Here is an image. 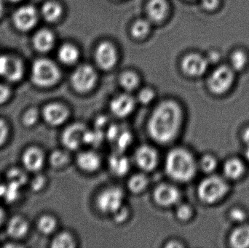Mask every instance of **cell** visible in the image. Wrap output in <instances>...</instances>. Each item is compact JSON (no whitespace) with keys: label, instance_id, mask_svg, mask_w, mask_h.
<instances>
[{"label":"cell","instance_id":"1","mask_svg":"<svg viewBox=\"0 0 249 248\" xmlns=\"http://www.w3.org/2000/svg\"><path fill=\"white\" fill-rule=\"evenodd\" d=\"M184 114L176 100H164L156 105L149 115L146 131L151 139L161 145L175 141L184 125Z\"/></svg>","mask_w":249,"mask_h":248},{"label":"cell","instance_id":"2","mask_svg":"<svg viewBox=\"0 0 249 248\" xmlns=\"http://www.w3.org/2000/svg\"><path fill=\"white\" fill-rule=\"evenodd\" d=\"M164 167L171 180L187 183L197 174L198 165L191 151L183 147H176L167 154Z\"/></svg>","mask_w":249,"mask_h":248},{"label":"cell","instance_id":"3","mask_svg":"<svg viewBox=\"0 0 249 248\" xmlns=\"http://www.w3.org/2000/svg\"><path fill=\"white\" fill-rule=\"evenodd\" d=\"M228 190L229 186L225 179L218 176H209L199 183L197 195L201 202L211 205L221 200Z\"/></svg>","mask_w":249,"mask_h":248},{"label":"cell","instance_id":"4","mask_svg":"<svg viewBox=\"0 0 249 248\" xmlns=\"http://www.w3.org/2000/svg\"><path fill=\"white\" fill-rule=\"evenodd\" d=\"M61 77L59 68L51 60L41 58L32 66L31 78L34 84L42 87H48L58 83Z\"/></svg>","mask_w":249,"mask_h":248},{"label":"cell","instance_id":"5","mask_svg":"<svg viewBox=\"0 0 249 248\" xmlns=\"http://www.w3.org/2000/svg\"><path fill=\"white\" fill-rule=\"evenodd\" d=\"M236 72L229 64H222L211 73L208 87L215 95H222L231 90L235 83Z\"/></svg>","mask_w":249,"mask_h":248},{"label":"cell","instance_id":"6","mask_svg":"<svg viewBox=\"0 0 249 248\" xmlns=\"http://www.w3.org/2000/svg\"><path fill=\"white\" fill-rule=\"evenodd\" d=\"M125 195L124 191L118 186H109L98 194L96 207L104 214L112 215L124 205Z\"/></svg>","mask_w":249,"mask_h":248},{"label":"cell","instance_id":"7","mask_svg":"<svg viewBox=\"0 0 249 248\" xmlns=\"http://www.w3.org/2000/svg\"><path fill=\"white\" fill-rule=\"evenodd\" d=\"M71 83L73 88L78 93H89L96 86L97 74L90 66H80L73 73Z\"/></svg>","mask_w":249,"mask_h":248},{"label":"cell","instance_id":"8","mask_svg":"<svg viewBox=\"0 0 249 248\" xmlns=\"http://www.w3.org/2000/svg\"><path fill=\"white\" fill-rule=\"evenodd\" d=\"M152 198L158 206L168 208L178 205L181 196L179 189L175 185L162 183L154 189Z\"/></svg>","mask_w":249,"mask_h":248},{"label":"cell","instance_id":"9","mask_svg":"<svg viewBox=\"0 0 249 248\" xmlns=\"http://www.w3.org/2000/svg\"><path fill=\"white\" fill-rule=\"evenodd\" d=\"M159 154L152 146L143 144L134 151L133 161L136 165L144 173L153 171L159 163Z\"/></svg>","mask_w":249,"mask_h":248},{"label":"cell","instance_id":"10","mask_svg":"<svg viewBox=\"0 0 249 248\" xmlns=\"http://www.w3.org/2000/svg\"><path fill=\"white\" fill-rule=\"evenodd\" d=\"M88 128L82 122L71 124L64 129L61 135V142L68 150H77L85 144V137Z\"/></svg>","mask_w":249,"mask_h":248},{"label":"cell","instance_id":"11","mask_svg":"<svg viewBox=\"0 0 249 248\" xmlns=\"http://www.w3.org/2000/svg\"><path fill=\"white\" fill-rule=\"evenodd\" d=\"M42 116L45 122L53 127L65 123L70 116V110L66 105L58 102L48 103L44 107Z\"/></svg>","mask_w":249,"mask_h":248},{"label":"cell","instance_id":"12","mask_svg":"<svg viewBox=\"0 0 249 248\" xmlns=\"http://www.w3.org/2000/svg\"><path fill=\"white\" fill-rule=\"evenodd\" d=\"M136 100L127 93L115 96L109 103L111 113L119 119H124L131 115L136 109Z\"/></svg>","mask_w":249,"mask_h":248},{"label":"cell","instance_id":"13","mask_svg":"<svg viewBox=\"0 0 249 248\" xmlns=\"http://www.w3.org/2000/svg\"><path fill=\"white\" fill-rule=\"evenodd\" d=\"M38 14L33 6H23L18 9L13 16V23L22 32L31 30L38 21Z\"/></svg>","mask_w":249,"mask_h":248},{"label":"cell","instance_id":"14","mask_svg":"<svg viewBox=\"0 0 249 248\" xmlns=\"http://www.w3.org/2000/svg\"><path fill=\"white\" fill-rule=\"evenodd\" d=\"M23 74L21 61L13 56H0V76L10 82H17Z\"/></svg>","mask_w":249,"mask_h":248},{"label":"cell","instance_id":"15","mask_svg":"<svg viewBox=\"0 0 249 248\" xmlns=\"http://www.w3.org/2000/svg\"><path fill=\"white\" fill-rule=\"evenodd\" d=\"M209 61L207 58L197 53L187 55L183 60L182 69L191 77H200L207 71Z\"/></svg>","mask_w":249,"mask_h":248},{"label":"cell","instance_id":"16","mask_svg":"<svg viewBox=\"0 0 249 248\" xmlns=\"http://www.w3.org/2000/svg\"><path fill=\"white\" fill-rule=\"evenodd\" d=\"M96 60L99 66L103 69L112 68L118 60V53L115 47L110 42L101 43L96 49Z\"/></svg>","mask_w":249,"mask_h":248},{"label":"cell","instance_id":"17","mask_svg":"<svg viewBox=\"0 0 249 248\" xmlns=\"http://www.w3.org/2000/svg\"><path fill=\"white\" fill-rule=\"evenodd\" d=\"M77 167L87 173H93L98 171L102 165V158L99 154L93 150L82 151L76 157Z\"/></svg>","mask_w":249,"mask_h":248},{"label":"cell","instance_id":"18","mask_svg":"<svg viewBox=\"0 0 249 248\" xmlns=\"http://www.w3.org/2000/svg\"><path fill=\"white\" fill-rule=\"evenodd\" d=\"M22 162L26 170L31 172H37L43 167L45 154L37 147L28 148L22 156Z\"/></svg>","mask_w":249,"mask_h":248},{"label":"cell","instance_id":"19","mask_svg":"<svg viewBox=\"0 0 249 248\" xmlns=\"http://www.w3.org/2000/svg\"><path fill=\"white\" fill-rule=\"evenodd\" d=\"M108 167L112 174L122 177L130 171L131 162L124 152L115 151L109 156Z\"/></svg>","mask_w":249,"mask_h":248},{"label":"cell","instance_id":"20","mask_svg":"<svg viewBox=\"0 0 249 248\" xmlns=\"http://www.w3.org/2000/svg\"><path fill=\"white\" fill-rule=\"evenodd\" d=\"M54 42L53 33L48 29H40L33 37L34 47L39 52H48L53 46Z\"/></svg>","mask_w":249,"mask_h":248},{"label":"cell","instance_id":"21","mask_svg":"<svg viewBox=\"0 0 249 248\" xmlns=\"http://www.w3.org/2000/svg\"><path fill=\"white\" fill-rule=\"evenodd\" d=\"M28 221L23 217L16 215L13 217L7 224V234L15 239L25 237L29 231Z\"/></svg>","mask_w":249,"mask_h":248},{"label":"cell","instance_id":"22","mask_svg":"<svg viewBox=\"0 0 249 248\" xmlns=\"http://www.w3.org/2000/svg\"><path fill=\"white\" fill-rule=\"evenodd\" d=\"M249 63L248 52L243 48L233 50L229 55L228 64L236 73L244 71L248 66Z\"/></svg>","mask_w":249,"mask_h":248},{"label":"cell","instance_id":"23","mask_svg":"<svg viewBox=\"0 0 249 248\" xmlns=\"http://www.w3.org/2000/svg\"><path fill=\"white\" fill-rule=\"evenodd\" d=\"M149 185V179L144 172L134 173L129 177L127 187L131 193L139 195L144 192Z\"/></svg>","mask_w":249,"mask_h":248},{"label":"cell","instance_id":"24","mask_svg":"<svg viewBox=\"0 0 249 248\" xmlns=\"http://www.w3.org/2000/svg\"><path fill=\"white\" fill-rule=\"evenodd\" d=\"M167 10L168 7L165 0H150L146 7L148 16L155 22L161 21L165 18Z\"/></svg>","mask_w":249,"mask_h":248},{"label":"cell","instance_id":"25","mask_svg":"<svg viewBox=\"0 0 249 248\" xmlns=\"http://www.w3.org/2000/svg\"><path fill=\"white\" fill-rule=\"evenodd\" d=\"M230 243L232 247L246 248L249 247V226H241L231 233Z\"/></svg>","mask_w":249,"mask_h":248},{"label":"cell","instance_id":"26","mask_svg":"<svg viewBox=\"0 0 249 248\" xmlns=\"http://www.w3.org/2000/svg\"><path fill=\"white\" fill-rule=\"evenodd\" d=\"M244 172V163L239 159L232 158L224 165L223 173L226 178L236 180L241 177Z\"/></svg>","mask_w":249,"mask_h":248},{"label":"cell","instance_id":"27","mask_svg":"<svg viewBox=\"0 0 249 248\" xmlns=\"http://www.w3.org/2000/svg\"><path fill=\"white\" fill-rule=\"evenodd\" d=\"M77 247V240L71 233L62 231L55 236L51 242L53 248H74Z\"/></svg>","mask_w":249,"mask_h":248},{"label":"cell","instance_id":"28","mask_svg":"<svg viewBox=\"0 0 249 248\" xmlns=\"http://www.w3.org/2000/svg\"><path fill=\"white\" fill-rule=\"evenodd\" d=\"M58 58L61 62L68 65L77 62L79 58V51L74 45L65 44L58 50Z\"/></svg>","mask_w":249,"mask_h":248},{"label":"cell","instance_id":"29","mask_svg":"<svg viewBox=\"0 0 249 248\" xmlns=\"http://www.w3.org/2000/svg\"><path fill=\"white\" fill-rule=\"evenodd\" d=\"M62 14V7L55 1L45 2L42 7V15L48 22H55L60 18Z\"/></svg>","mask_w":249,"mask_h":248},{"label":"cell","instance_id":"30","mask_svg":"<svg viewBox=\"0 0 249 248\" xmlns=\"http://www.w3.org/2000/svg\"><path fill=\"white\" fill-rule=\"evenodd\" d=\"M70 154L64 150L57 149L53 151L50 155L49 161L54 168L60 169L66 167L70 163Z\"/></svg>","mask_w":249,"mask_h":248},{"label":"cell","instance_id":"31","mask_svg":"<svg viewBox=\"0 0 249 248\" xmlns=\"http://www.w3.org/2000/svg\"><path fill=\"white\" fill-rule=\"evenodd\" d=\"M37 227L41 233L48 235L55 231L58 227V221L53 215H44L38 221Z\"/></svg>","mask_w":249,"mask_h":248},{"label":"cell","instance_id":"32","mask_svg":"<svg viewBox=\"0 0 249 248\" xmlns=\"http://www.w3.org/2000/svg\"><path fill=\"white\" fill-rule=\"evenodd\" d=\"M120 84L126 91H133V90H136L139 86V77L134 72L126 71L121 76Z\"/></svg>","mask_w":249,"mask_h":248},{"label":"cell","instance_id":"33","mask_svg":"<svg viewBox=\"0 0 249 248\" xmlns=\"http://www.w3.org/2000/svg\"><path fill=\"white\" fill-rule=\"evenodd\" d=\"M175 215L178 221L187 222L194 215V209L190 204L179 202L178 205H176Z\"/></svg>","mask_w":249,"mask_h":248},{"label":"cell","instance_id":"34","mask_svg":"<svg viewBox=\"0 0 249 248\" xmlns=\"http://www.w3.org/2000/svg\"><path fill=\"white\" fill-rule=\"evenodd\" d=\"M197 165L198 169H200L202 171L206 173H211L214 171L217 167V159L212 154H205L197 162Z\"/></svg>","mask_w":249,"mask_h":248},{"label":"cell","instance_id":"35","mask_svg":"<svg viewBox=\"0 0 249 248\" xmlns=\"http://www.w3.org/2000/svg\"><path fill=\"white\" fill-rule=\"evenodd\" d=\"M133 141L131 132L129 131H120L114 142L116 144V151L124 152V150L128 148L129 146Z\"/></svg>","mask_w":249,"mask_h":248},{"label":"cell","instance_id":"36","mask_svg":"<svg viewBox=\"0 0 249 248\" xmlns=\"http://www.w3.org/2000/svg\"><path fill=\"white\" fill-rule=\"evenodd\" d=\"M150 29V25L149 22L146 20H138L133 23L132 26L131 33L134 37L141 38L144 37Z\"/></svg>","mask_w":249,"mask_h":248},{"label":"cell","instance_id":"37","mask_svg":"<svg viewBox=\"0 0 249 248\" xmlns=\"http://www.w3.org/2000/svg\"><path fill=\"white\" fill-rule=\"evenodd\" d=\"M7 178L8 183L17 185L20 187L26 183L27 179L26 173L18 168H13L9 170Z\"/></svg>","mask_w":249,"mask_h":248},{"label":"cell","instance_id":"38","mask_svg":"<svg viewBox=\"0 0 249 248\" xmlns=\"http://www.w3.org/2000/svg\"><path fill=\"white\" fill-rule=\"evenodd\" d=\"M156 93L153 89L150 87H144L138 93L137 100L141 104L147 106L155 100Z\"/></svg>","mask_w":249,"mask_h":248},{"label":"cell","instance_id":"39","mask_svg":"<svg viewBox=\"0 0 249 248\" xmlns=\"http://www.w3.org/2000/svg\"><path fill=\"white\" fill-rule=\"evenodd\" d=\"M39 117V113L37 109L36 108H30L26 110L24 115H23L22 122L25 126L30 128L37 123Z\"/></svg>","mask_w":249,"mask_h":248},{"label":"cell","instance_id":"40","mask_svg":"<svg viewBox=\"0 0 249 248\" xmlns=\"http://www.w3.org/2000/svg\"><path fill=\"white\" fill-rule=\"evenodd\" d=\"M130 215V210L127 205H124L115 211L111 216L116 224H123L128 220Z\"/></svg>","mask_w":249,"mask_h":248},{"label":"cell","instance_id":"41","mask_svg":"<svg viewBox=\"0 0 249 248\" xmlns=\"http://www.w3.org/2000/svg\"><path fill=\"white\" fill-rule=\"evenodd\" d=\"M230 218L235 223L244 222L247 218V214L244 210L241 208H233L230 213Z\"/></svg>","mask_w":249,"mask_h":248},{"label":"cell","instance_id":"42","mask_svg":"<svg viewBox=\"0 0 249 248\" xmlns=\"http://www.w3.org/2000/svg\"><path fill=\"white\" fill-rule=\"evenodd\" d=\"M45 184H46V179L45 176L38 175L32 181L31 187L35 192H39L45 187Z\"/></svg>","mask_w":249,"mask_h":248},{"label":"cell","instance_id":"43","mask_svg":"<svg viewBox=\"0 0 249 248\" xmlns=\"http://www.w3.org/2000/svg\"><path fill=\"white\" fill-rule=\"evenodd\" d=\"M8 134V125L4 119H0V147H1L7 141Z\"/></svg>","mask_w":249,"mask_h":248},{"label":"cell","instance_id":"44","mask_svg":"<svg viewBox=\"0 0 249 248\" xmlns=\"http://www.w3.org/2000/svg\"><path fill=\"white\" fill-rule=\"evenodd\" d=\"M202 6L208 11H215L220 7L222 0H201Z\"/></svg>","mask_w":249,"mask_h":248},{"label":"cell","instance_id":"45","mask_svg":"<svg viewBox=\"0 0 249 248\" xmlns=\"http://www.w3.org/2000/svg\"><path fill=\"white\" fill-rule=\"evenodd\" d=\"M10 96V90L5 84H0V105L4 104Z\"/></svg>","mask_w":249,"mask_h":248},{"label":"cell","instance_id":"46","mask_svg":"<svg viewBox=\"0 0 249 248\" xmlns=\"http://www.w3.org/2000/svg\"><path fill=\"white\" fill-rule=\"evenodd\" d=\"M184 243L181 240H177V239H171L168 240L164 245V248H184Z\"/></svg>","mask_w":249,"mask_h":248},{"label":"cell","instance_id":"47","mask_svg":"<svg viewBox=\"0 0 249 248\" xmlns=\"http://www.w3.org/2000/svg\"><path fill=\"white\" fill-rule=\"evenodd\" d=\"M243 139H244V142L246 143L247 147H249V127L244 131Z\"/></svg>","mask_w":249,"mask_h":248},{"label":"cell","instance_id":"48","mask_svg":"<svg viewBox=\"0 0 249 248\" xmlns=\"http://www.w3.org/2000/svg\"><path fill=\"white\" fill-rule=\"evenodd\" d=\"M4 217H5V214H4V211L1 208H0V227H1L2 223L4 222Z\"/></svg>","mask_w":249,"mask_h":248},{"label":"cell","instance_id":"49","mask_svg":"<svg viewBox=\"0 0 249 248\" xmlns=\"http://www.w3.org/2000/svg\"><path fill=\"white\" fill-rule=\"evenodd\" d=\"M3 12H4V1L3 0H0V17L2 16Z\"/></svg>","mask_w":249,"mask_h":248},{"label":"cell","instance_id":"50","mask_svg":"<svg viewBox=\"0 0 249 248\" xmlns=\"http://www.w3.org/2000/svg\"><path fill=\"white\" fill-rule=\"evenodd\" d=\"M245 156L247 160H249V147H247V149L246 150Z\"/></svg>","mask_w":249,"mask_h":248},{"label":"cell","instance_id":"51","mask_svg":"<svg viewBox=\"0 0 249 248\" xmlns=\"http://www.w3.org/2000/svg\"><path fill=\"white\" fill-rule=\"evenodd\" d=\"M8 1H11V2H18V1H21V0H8Z\"/></svg>","mask_w":249,"mask_h":248}]
</instances>
